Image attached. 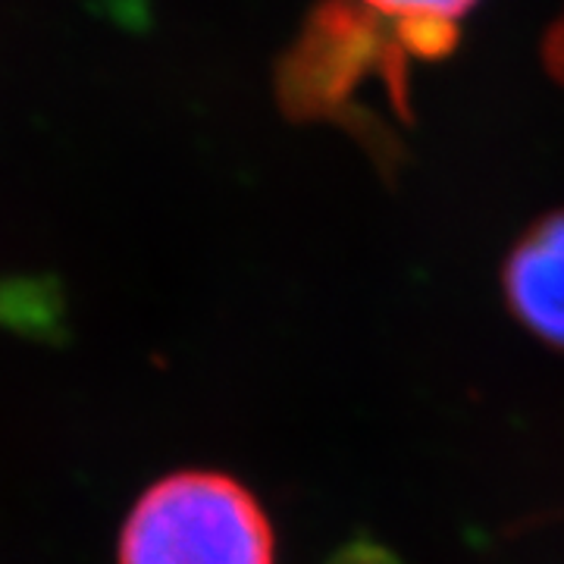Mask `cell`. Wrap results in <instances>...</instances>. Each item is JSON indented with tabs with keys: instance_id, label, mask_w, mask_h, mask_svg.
I'll list each match as a JSON object with an SVG mask.
<instances>
[{
	"instance_id": "3",
	"label": "cell",
	"mask_w": 564,
	"mask_h": 564,
	"mask_svg": "<svg viewBox=\"0 0 564 564\" xmlns=\"http://www.w3.org/2000/svg\"><path fill=\"white\" fill-rule=\"evenodd\" d=\"M502 282L514 317L564 351V214L527 229L505 261Z\"/></svg>"
},
{
	"instance_id": "1",
	"label": "cell",
	"mask_w": 564,
	"mask_h": 564,
	"mask_svg": "<svg viewBox=\"0 0 564 564\" xmlns=\"http://www.w3.org/2000/svg\"><path fill=\"white\" fill-rule=\"evenodd\" d=\"M477 0H323L280 63L276 95L289 117L373 135L370 91L408 117L417 63L448 54Z\"/></svg>"
},
{
	"instance_id": "4",
	"label": "cell",
	"mask_w": 564,
	"mask_h": 564,
	"mask_svg": "<svg viewBox=\"0 0 564 564\" xmlns=\"http://www.w3.org/2000/svg\"><path fill=\"white\" fill-rule=\"evenodd\" d=\"M549 63H552V73L564 82V17L552 29V39H549Z\"/></svg>"
},
{
	"instance_id": "2",
	"label": "cell",
	"mask_w": 564,
	"mask_h": 564,
	"mask_svg": "<svg viewBox=\"0 0 564 564\" xmlns=\"http://www.w3.org/2000/svg\"><path fill=\"white\" fill-rule=\"evenodd\" d=\"M120 564H273V533L245 486L220 474H180L135 505Z\"/></svg>"
}]
</instances>
